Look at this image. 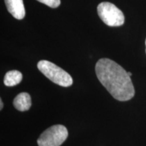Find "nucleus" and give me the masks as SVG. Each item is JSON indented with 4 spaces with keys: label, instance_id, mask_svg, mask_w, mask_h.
Here are the masks:
<instances>
[{
    "label": "nucleus",
    "instance_id": "1",
    "mask_svg": "<svg viewBox=\"0 0 146 146\" xmlns=\"http://www.w3.org/2000/svg\"><path fill=\"white\" fill-rule=\"evenodd\" d=\"M98 79L112 97L125 102L135 96V89L131 76L119 64L108 58H102L96 65Z\"/></svg>",
    "mask_w": 146,
    "mask_h": 146
},
{
    "label": "nucleus",
    "instance_id": "2",
    "mask_svg": "<svg viewBox=\"0 0 146 146\" xmlns=\"http://www.w3.org/2000/svg\"><path fill=\"white\" fill-rule=\"evenodd\" d=\"M37 68L53 83L62 87H70L73 80L68 72L55 64L47 60H41L37 64Z\"/></svg>",
    "mask_w": 146,
    "mask_h": 146
},
{
    "label": "nucleus",
    "instance_id": "3",
    "mask_svg": "<svg viewBox=\"0 0 146 146\" xmlns=\"http://www.w3.org/2000/svg\"><path fill=\"white\" fill-rule=\"evenodd\" d=\"M68 135L66 127L56 125L46 129L37 139L39 146H60Z\"/></svg>",
    "mask_w": 146,
    "mask_h": 146
},
{
    "label": "nucleus",
    "instance_id": "4",
    "mask_svg": "<svg viewBox=\"0 0 146 146\" xmlns=\"http://www.w3.org/2000/svg\"><path fill=\"white\" fill-rule=\"evenodd\" d=\"M98 13L102 21L109 27H120L125 23V16L116 5L102 2L98 6Z\"/></svg>",
    "mask_w": 146,
    "mask_h": 146
},
{
    "label": "nucleus",
    "instance_id": "5",
    "mask_svg": "<svg viewBox=\"0 0 146 146\" xmlns=\"http://www.w3.org/2000/svg\"><path fill=\"white\" fill-rule=\"evenodd\" d=\"M8 12L18 20H22L25 16V9L23 0H4Z\"/></svg>",
    "mask_w": 146,
    "mask_h": 146
},
{
    "label": "nucleus",
    "instance_id": "6",
    "mask_svg": "<svg viewBox=\"0 0 146 146\" xmlns=\"http://www.w3.org/2000/svg\"><path fill=\"white\" fill-rule=\"evenodd\" d=\"M13 105L15 108L21 112L28 110L31 106V98L30 95L25 92L19 94L14 98Z\"/></svg>",
    "mask_w": 146,
    "mask_h": 146
},
{
    "label": "nucleus",
    "instance_id": "7",
    "mask_svg": "<svg viewBox=\"0 0 146 146\" xmlns=\"http://www.w3.org/2000/svg\"><path fill=\"white\" fill-rule=\"evenodd\" d=\"M23 79V74L18 70H10L5 74L3 83L5 86L13 87L21 83Z\"/></svg>",
    "mask_w": 146,
    "mask_h": 146
},
{
    "label": "nucleus",
    "instance_id": "8",
    "mask_svg": "<svg viewBox=\"0 0 146 146\" xmlns=\"http://www.w3.org/2000/svg\"><path fill=\"white\" fill-rule=\"evenodd\" d=\"M37 1L52 8H58L60 5V0H37Z\"/></svg>",
    "mask_w": 146,
    "mask_h": 146
},
{
    "label": "nucleus",
    "instance_id": "9",
    "mask_svg": "<svg viewBox=\"0 0 146 146\" xmlns=\"http://www.w3.org/2000/svg\"><path fill=\"white\" fill-rule=\"evenodd\" d=\"M3 106V104L2 100H1V99L0 100V110H2Z\"/></svg>",
    "mask_w": 146,
    "mask_h": 146
},
{
    "label": "nucleus",
    "instance_id": "10",
    "mask_svg": "<svg viewBox=\"0 0 146 146\" xmlns=\"http://www.w3.org/2000/svg\"><path fill=\"white\" fill-rule=\"evenodd\" d=\"M128 74H129V76H132V73L130 72H128Z\"/></svg>",
    "mask_w": 146,
    "mask_h": 146
},
{
    "label": "nucleus",
    "instance_id": "11",
    "mask_svg": "<svg viewBox=\"0 0 146 146\" xmlns=\"http://www.w3.org/2000/svg\"><path fill=\"white\" fill-rule=\"evenodd\" d=\"M145 46H146V39H145ZM145 52H146V49H145Z\"/></svg>",
    "mask_w": 146,
    "mask_h": 146
}]
</instances>
